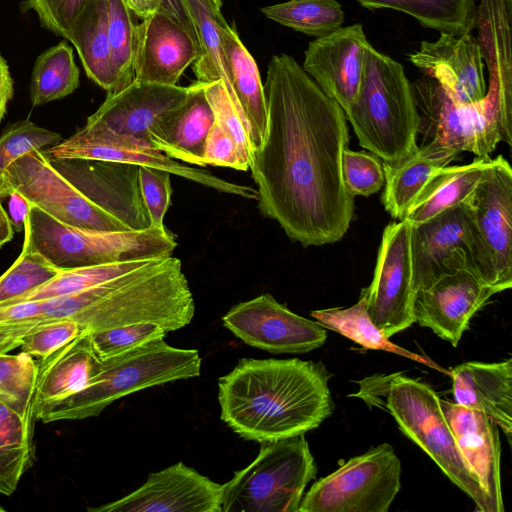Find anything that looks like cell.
Here are the masks:
<instances>
[{
    "label": "cell",
    "mask_w": 512,
    "mask_h": 512,
    "mask_svg": "<svg viewBox=\"0 0 512 512\" xmlns=\"http://www.w3.org/2000/svg\"><path fill=\"white\" fill-rule=\"evenodd\" d=\"M263 85L266 135L249 165L258 210L303 247L335 243L354 217L342 177L344 111L285 53L271 57Z\"/></svg>",
    "instance_id": "cell-1"
},
{
    "label": "cell",
    "mask_w": 512,
    "mask_h": 512,
    "mask_svg": "<svg viewBox=\"0 0 512 512\" xmlns=\"http://www.w3.org/2000/svg\"><path fill=\"white\" fill-rule=\"evenodd\" d=\"M330 377L321 362L242 358L218 380L221 419L259 443L305 434L333 413Z\"/></svg>",
    "instance_id": "cell-2"
},
{
    "label": "cell",
    "mask_w": 512,
    "mask_h": 512,
    "mask_svg": "<svg viewBox=\"0 0 512 512\" xmlns=\"http://www.w3.org/2000/svg\"><path fill=\"white\" fill-rule=\"evenodd\" d=\"M351 396L369 406L385 408L399 429L437 464L442 472L476 505V511L493 512L478 477L465 461L442 412L440 397L426 383L401 373L363 379Z\"/></svg>",
    "instance_id": "cell-3"
},
{
    "label": "cell",
    "mask_w": 512,
    "mask_h": 512,
    "mask_svg": "<svg viewBox=\"0 0 512 512\" xmlns=\"http://www.w3.org/2000/svg\"><path fill=\"white\" fill-rule=\"evenodd\" d=\"M359 144L395 163L417 147L420 116L402 64L371 46L362 85L345 113Z\"/></svg>",
    "instance_id": "cell-4"
},
{
    "label": "cell",
    "mask_w": 512,
    "mask_h": 512,
    "mask_svg": "<svg viewBox=\"0 0 512 512\" xmlns=\"http://www.w3.org/2000/svg\"><path fill=\"white\" fill-rule=\"evenodd\" d=\"M164 339L102 360L100 371L84 388L54 405L40 421L51 423L95 417L131 393L199 376V352L170 346Z\"/></svg>",
    "instance_id": "cell-5"
},
{
    "label": "cell",
    "mask_w": 512,
    "mask_h": 512,
    "mask_svg": "<svg viewBox=\"0 0 512 512\" xmlns=\"http://www.w3.org/2000/svg\"><path fill=\"white\" fill-rule=\"evenodd\" d=\"M23 245L65 270L172 255L175 236L166 228L97 231L66 225L31 205Z\"/></svg>",
    "instance_id": "cell-6"
},
{
    "label": "cell",
    "mask_w": 512,
    "mask_h": 512,
    "mask_svg": "<svg viewBox=\"0 0 512 512\" xmlns=\"http://www.w3.org/2000/svg\"><path fill=\"white\" fill-rule=\"evenodd\" d=\"M316 474L304 434L261 443L254 461L223 484L222 512H298Z\"/></svg>",
    "instance_id": "cell-7"
},
{
    "label": "cell",
    "mask_w": 512,
    "mask_h": 512,
    "mask_svg": "<svg viewBox=\"0 0 512 512\" xmlns=\"http://www.w3.org/2000/svg\"><path fill=\"white\" fill-rule=\"evenodd\" d=\"M474 239V269L498 293L512 286V169L499 155L464 201Z\"/></svg>",
    "instance_id": "cell-8"
},
{
    "label": "cell",
    "mask_w": 512,
    "mask_h": 512,
    "mask_svg": "<svg viewBox=\"0 0 512 512\" xmlns=\"http://www.w3.org/2000/svg\"><path fill=\"white\" fill-rule=\"evenodd\" d=\"M401 462L383 443L314 482L298 512H388L400 491Z\"/></svg>",
    "instance_id": "cell-9"
},
{
    "label": "cell",
    "mask_w": 512,
    "mask_h": 512,
    "mask_svg": "<svg viewBox=\"0 0 512 512\" xmlns=\"http://www.w3.org/2000/svg\"><path fill=\"white\" fill-rule=\"evenodd\" d=\"M12 191L66 225L97 231L128 230L62 176L43 150H30L7 167L0 182V200Z\"/></svg>",
    "instance_id": "cell-10"
},
{
    "label": "cell",
    "mask_w": 512,
    "mask_h": 512,
    "mask_svg": "<svg viewBox=\"0 0 512 512\" xmlns=\"http://www.w3.org/2000/svg\"><path fill=\"white\" fill-rule=\"evenodd\" d=\"M411 88L420 116L421 144L433 140L476 156H490L496 149L501 141L500 127L486 97L477 103H458L428 76L418 78Z\"/></svg>",
    "instance_id": "cell-11"
},
{
    "label": "cell",
    "mask_w": 512,
    "mask_h": 512,
    "mask_svg": "<svg viewBox=\"0 0 512 512\" xmlns=\"http://www.w3.org/2000/svg\"><path fill=\"white\" fill-rule=\"evenodd\" d=\"M410 230L406 219L385 227L372 282L361 292L369 317L387 338L415 322Z\"/></svg>",
    "instance_id": "cell-12"
},
{
    "label": "cell",
    "mask_w": 512,
    "mask_h": 512,
    "mask_svg": "<svg viewBox=\"0 0 512 512\" xmlns=\"http://www.w3.org/2000/svg\"><path fill=\"white\" fill-rule=\"evenodd\" d=\"M51 158H82L112 161L163 170L220 193L257 200L256 188L219 178L206 170L180 164L150 144L137 139L83 127L71 137L43 150Z\"/></svg>",
    "instance_id": "cell-13"
},
{
    "label": "cell",
    "mask_w": 512,
    "mask_h": 512,
    "mask_svg": "<svg viewBox=\"0 0 512 512\" xmlns=\"http://www.w3.org/2000/svg\"><path fill=\"white\" fill-rule=\"evenodd\" d=\"M224 326L249 346L273 354H304L320 348L327 330L265 293L233 306L222 318Z\"/></svg>",
    "instance_id": "cell-14"
},
{
    "label": "cell",
    "mask_w": 512,
    "mask_h": 512,
    "mask_svg": "<svg viewBox=\"0 0 512 512\" xmlns=\"http://www.w3.org/2000/svg\"><path fill=\"white\" fill-rule=\"evenodd\" d=\"M47 158L83 195L128 230L152 226L141 196L139 166L82 158Z\"/></svg>",
    "instance_id": "cell-15"
},
{
    "label": "cell",
    "mask_w": 512,
    "mask_h": 512,
    "mask_svg": "<svg viewBox=\"0 0 512 512\" xmlns=\"http://www.w3.org/2000/svg\"><path fill=\"white\" fill-rule=\"evenodd\" d=\"M410 248L415 292L445 274L466 268L475 272L474 239L464 202L411 224Z\"/></svg>",
    "instance_id": "cell-16"
},
{
    "label": "cell",
    "mask_w": 512,
    "mask_h": 512,
    "mask_svg": "<svg viewBox=\"0 0 512 512\" xmlns=\"http://www.w3.org/2000/svg\"><path fill=\"white\" fill-rule=\"evenodd\" d=\"M223 484L178 462L149 474L132 493L93 512H222Z\"/></svg>",
    "instance_id": "cell-17"
},
{
    "label": "cell",
    "mask_w": 512,
    "mask_h": 512,
    "mask_svg": "<svg viewBox=\"0 0 512 512\" xmlns=\"http://www.w3.org/2000/svg\"><path fill=\"white\" fill-rule=\"evenodd\" d=\"M371 46L363 25L355 23L315 38L304 52L302 68L344 114L358 97Z\"/></svg>",
    "instance_id": "cell-18"
},
{
    "label": "cell",
    "mask_w": 512,
    "mask_h": 512,
    "mask_svg": "<svg viewBox=\"0 0 512 512\" xmlns=\"http://www.w3.org/2000/svg\"><path fill=\"white\" fill-rule=\"evenodd\" d=\"M497 293L471 269L445 274L415 292V322L456 347L472 317Z\"/></svg>",
    "instance_id": "cell-19"
},
{
    "label": "cell",
    "mask_w": 512,
    "mask_h": 512,
    "mask_svg": "<svg viewBox=\"0 0 512 512\" xmlns=\"http://www.w3.org/2000/svg\"><path fill=\"white\" fill-rule=\"evenodd\" d=\"M190 91V86L133 81L126 88L107 94L105 101L87 118L83 128L127 136L150 144V128L163 115L181 106Z\"/></svg>",
    "instance_id": "cell-20"
},
{
    "label": "cell",
    "mask_w": 512,
    "mask_h": 512,
    "mask_svg": "<svg viewBox=\"0 0 512 512\" xmlns=\"http://www.w3.org/2000/svg\"><path fill=\"white\" fill-rule=\"evenodd\" d=\"M512 0H480L476 5L474 29L484 64L488 68L485 97L500 126L501 141L512 144Z\"/></svg>",
    "instance_id": "cell-21"
},
{
    "label": "cell",
    "mask_w": 512,
    "mask_h": 512,
    "mask_svg": "<svg viewBox=\"0 0 512 512\" xmlns=\"http://www.w3.org/2000/svg\"><path fill=\"white\" fill-rule=\"evenodd\" d=\"M412 65L434 79L456 102L472 104L486 95L484 62L472 33H440L435 41H422L408 55Z\"/></svg>",
    "instance_id": "cell-22"
},
{
    "label": "cell",
    "mask_w": 512,
    "mask_h": 512,
    "mask_svg": "<svg viewBox=\"0 0 512 512\" xmlns=\"http://www.w3.org/2000/svg\"><path fill=\"white\" fill-rule=\"evenodd\" d=\"M199 55V44L187 30L158 11L136 25L134 81L177 85Z\"/></svg>",
    "instance_id": "cell-23"
},
{
    "label": "cell",
    "mask_w": 512,
    "mask_h": 512,
    "mask_svg": "<svg viewBox=\"0 0 512 512\" xmlns=\"http://www.w3.org/2000/svg\"><path fill=\"white\" fill-rule=\"evenodd\" d=\"M442 412L469 467L486 492L493 512H504L498 426L483 412L440 398Z\"/></svg>",
    "instance_id": "cell-24"
},
{
    "label": "cell",
    "mask_w": 512,
    "mask_h": 512,
    "mask_svg": "<svg viewBox=\"0 0 512 512\" xmlns=\"http://www.w3.org/2000/svg\"><path fill=\"white\" fill-rule=\"evenodd\" d=\"M456 404L486 414L512 440V359L468 361L449 370Z\"/></svg>",
    "instance_id": "cell-25"
},
{
    "label": "cell",
    "mask_w": 512,
    "mask_h": 512,
    "mask_svg": "<svg viewBox=\"0 0 512 512\" xmlns=\"http://www.w3.org/2000/svg\"><path fill=\"white\" fill-rule=\"evenodd\" d=\"M38 374L34 396L36 420L54 405L75 394L100 371L102 360L92 344L90 332L37 361Z\"/></svg>",
    "instance_id": "cell-26"
},
{
    "label": "cell",
    "mask_w": 512,
    "mask_h": 512,
    "mask_svg": "<svg viewBox=\"0 0 512 512\" xmlns=\"http://www.w3.org/2000/svg\"><path fill=\"white\" fill-rule=\"evenodd\" d=\"M187 100L163 115L149 130L150 144L173 160L202 166L207 135L214 114L204 93V83L190 85Z\"/></svg>",
    "instance_id": "cell-27"
},
{
    "label": "cell",
    "mask_w": 512,
    "mask_h": 512,
    "mask_svg": "<svg viewBox=\"0 0 512 512\" xmlns=\"http://www.w3.org/2000/svg\"><path fill=\"white\" fill-rule=\"evenodd\" d=\"M460 153L432 140L418 145L395 163L382 162L385 175L382 203L385 210L394 219H404L429 179Z\"/></svg>",
    "instance_id": "cell-28"
},
{
    "label": "cell",
    "mask_w": 512,
    "mask_h": 512,
    "mask_svg": "<svg viewBox=\"0 0 512 512\" xmlns=\"http://www.w3.org/2000/svg\"><path fill=\"white\" fill-rule=\"evenodd\" d=\"M221 42L233 92L248 125L252 153L264 141L267 129V102L255 59L235 29L226 23Z\"/></svg>",
    "instance_id": "cell-29"
},
{
    "label": "cell",
    "mask_w": 512,
    "mask_h": 512,
    "mask_svg": "<svg viewBox=\"0 0 512 512\" xmlns=\"http://www.w3.org/2000/svg\"><path fill=\"white\" fill-rule=\"evenodd\" d=\"M182 1L196 32L200 47V55L192 66L197 81L203 83L222 81L234 107L248 129V125L232 89L222 47L221 30L227 21L222 14L221 0Z\"/></svg>",
    "instance_id": "cell-30"
},
{
    "label": "cell",
    "mask_w": 512,
    "mask_h": 512,
    "mask_svg": "<svg viewBox=\"0 0 512 512\" xmlns=\"http://www.w3.org/2000/svg\"><path fill=\"white\" fill-rule=\"evenodd\" d=\"M491 161L490 156H477L468 164L441 168L425 184L404 219L419 224L461 204L480 182Z\"/></svg>",
    "instance_id": "cell-31"
},
{
    "label": "cell",
    "mask_w": 512,
    "mask_h": 512,
    "mask_svg": "<svg viewBox=\"0 0 512 512\" xmlns=\"http://www.w3.org/2000/svg\"><path fill=\"white\" fill-rule=\"evenodd\" d=\"M69 41L76 48L86 75L107 94L114 93L116 78L108 40L106 0H88Z\"/></svg>",
    "instance_id": "cell-32"
},
{
    "label": "cell",
    "mask_w": 512,
    "mask_h": 512,
    "mask_svg": "<svg viewBox=\"0 0 512 512\" xmlns=\"http://www.w3.org/2000/svg\"><path fill=\"white\" fill-rule=\"evenodd\" d=\"M35 413L21 416L0 403V494H13L35 458Z\"/></svg>",
    "instance_id": "cell-33"
},
{
    "label": "cell",
    "mask_w": 512,
    "mask_h": 512,
    "mask_svg": "<svg viewBox=\"0 0 512 512\" xmlns=\"http://www.w3.org/2000/svg\"><path fill=\"white\" fill-rule=\"evenodd\" d=\"M369 10L390 9L439 33L463 36L474 30L477 0H355Z\"/></svg>",
    "instance_id": "cell-34"
},
{
    "label": "cell",
    "mask_w": 512,
    "mask_h": 512,
    "mask_svg": "<svg viewBox=\"0 0 512 512\" xmlns=\"http://www.w3.org/2000/svg\"><path fill=\"white\" fill-rule=\"evenodd\" d=\"M310 315L325 328L349 338L365 349L394 353L449 374V370L442 369L432 360L406 350L385 337L369 317L362 293L351 307L314 310Z\"/></svg>",
    "instance_id": "cell-35"
},
{
    "label": "cell",
    "mask_w": 512,
    "mask_h": 512,
    "mask_svg": "<svg viewBox=\"0 0 512 512\" xmlns=\"http://www.w3.org/2000/svg\"><path fill=\"white\" fill-rule=\"evenodd\" d=\"M80 71L75 63L73 48L61 41L41 53L35 61L30 100L33 106L62 99L79 86Z\"/></svg>",
    "instance_id": "cell-36"
},
{
    "label": "cell",
    "mask_w": 512,
    "mask_h": 512,
    "mask_svg": "<svg viewBox=\"0 0 512 512\" xmlns=\"http://www.w3.org/2000/svg\"><path fill=\"white\" fill-rule=\"evenodd\" d=\"M260 11L267 19L314 38L334 32L344 22V11L337 0H288Z\"/></svg>",
    "instance_id": "cell-37"
},
{
    "label": "cell",
    "mask_w": 512,
    "mask_h": 512,
    "mask_svg": "<svg viewBox=\"0 0 512 512\" xmlns=\"http://www.w3.org/2000/svg\"><path fill=\"white\" fill-rule=\"evenodd\" d=\"M148 259L120 261L61 270L41 287L3 304L44 300L77 293L131 271Z\"/></svg>",
    "instance_id": "cell-38"
},
{
    "label": "cell",
    "mask_w": 512,
    "mask_h": 512,
    "mask_svg": "<svg viewBox=\"0 0 512 512\" xmlns=\"http://www.w3.org/2000/svg\"><path fill=\"white\" fill-rule=\"evenodd\" d=\"M107 32L118 92L134 81L136 25L125 0H106ZM114 92V93H115Z\"/></svg>",
    "instance_id": "cell-39"
},
{
    "label": "cell",
    "mask_w": 512,
    "mask_h": 512,
    "mask_svg": "<svg viewBox=\"0 0 512 512\" xmlns=\"http://www.w3.org/2000/svg\"><path fill=\"white\" fill-rule=\"evenodd\" d=\"M37 374L30 354L0 353V403L21 416L34 410Z\"/></svg>",
    "instance_id": "cell-40"
},
{
    "label": "cell",
    "mask_w": 512,
    "mask_h": 512,
    "mask_svg": "<svg viewBox=\"0 0 512 512\" xmlns=\"http://www.w3.org/2000/svg\"><path fill=\"white\" fill-rule=\"evenodd\" d=\"M61 269L24 245L12 266L0 276V304L23 296L55 277Z\"/></svg>",
    "instance_id": "cell-41"
},
{
    "label": "cell",
    "mask_w": 512,
    "mask_h": 512,
    "mask_svg": "<svg viewBox=\"0 0 512 512\" xmlns=\"http://www.w3.org/2000/svg\"><path fill=\"white\" fill-rule=\"evenodd\" d=\"M62 140L58 132L42 128L30 120L13 123L0 136V182L7 167L17 158L30 150H43Z\"/></svg>",
    "instance_id": "cell-42"
},
{
    "label": "cell",
    "mask_w": 512,
    "mask_h": 512,
    "mask_svg": "<svg viewBox=\"0 0 512 512\" xmlns=\"http://www.w3.org/2000/svg\"><path fill=\"white\" fill-rule=\"evenodd\" d=\"M342 177L350 196L368 197L384 186L382 160L369 151L346 148L342 155Z\"/></svg>",
    "instance_id": "cell-43"
},
{
    "label": "cell",
    "mask_w": 512,
    "mask_h": 512,
    "mask_svg": "<svg viewBox=\"0 0 512 512\" xmlns=\"http://www.w3.org/2000/svg\"><path fill=\"white\" fill-rule=\"evenodd\" d=\"M167 331L154 323H135L90 332L96 354L101 360L117 356L145 343L165 338Z\"/></svg>",
    "instance_id": "cell-44"
},
{
    "label": "cell",
    "mask_w": 512,
    "mask_h": 512,
    "mask_svg": "<svg viewBox=\"0 0 512 512\" xmlns=\"http://www.w3.org/2000/svg\"><path fill=\"white\" fill-rule=\"evenodd\" d=\"M204 93L213 111L214 123L234 140L242 156L250 163L252 148L248 129L234 107L224 83H204Z\"/></svg>",
    "instance_id": "cell-45"
},
{
    "label": "cell",
    "mask_w": 512,
    "mask_h": 512,
    "mask_svg": "<svg viewBox=\"0 0 512 512\" xmlns=\"http://www.w3.org/2000/svg\"><path fill=\"white\" fill-rule=\"evenodd\" d=\"M81 325L72 319L51 320L35 327L20 345L22 352L43 359L84 333Z\"/></svg>",
    "instance_id": "cell-46"
},
{
    "label": "cell",
    "mask_w": 512,
    "mask_h": 512,
    "mask_svg": "<svg viewBox=\"0 0 512 512\" xmlns=\"http://www.w3.org/2000/svg\"><path fill=\"white\" fill-rule=\"evenodd\" d=\"M139 186L144 206L151 225L164 229V216L171 205L170 173L145 166H139Z\"/></svg>",
    "instance_id": "cell-47"
},
{
    "label": "cell",
    "mask_w": 512,
    "mask_h": 512,
    "mask_svg": "<svg viewBox=\"0 0 512 512\" xmlns=\"http://www.w3.org/2000/svg\"><path fill=\"white\" fill-rule=\"evenodd\" d=\"M249 164L234 140L214 123L206 138L202 166L212 165L246 171Z\"/></svg>",
    "instance_id": "cell-48"
},
{
    "label": "cell",
    "mask_w": 512,
    "mask_h": 512,
    "mask_svg": "<svg viewBox=\"0 0 512 512\" xmlns=\"http://www.w3.org/2000/svg\"><path fill=\"white\" fill-rule=\"evenodd\" d=\"M88 0H27V8L36 12L43 24L71 20L81 12Z\"/></svg>",
    "instance_id": "cell-49"
},
{
    "label": "cell",
    "mask_w": 512,
    "mask_h": 512,
    "mask_svg": "<svg viewBox=\"0 0 512 512\" xmlns=\"http://www.w3.org/2000/svg\"><path fill=\"white\" fill-rule=\"evenodd\" d=\"M31 204L19 192L9 194V218L14 230H24Z\"/></svg>",
    "instance_id": "cell-50"
},
{
    "label": "cell",
    "mask_w": 512,
    "mask_h": 512,
    "mask_svg": "<svg viewBox=\"0 0 512 512\" xmlns=\"http://www.w3.org/2000/svg\"><path fill=\"white\" fill-rule=\"evenodd\" d=\"M163 11L181 24L197 41L196 32L182 0H159ZM198 42V41H197Z\"/></svg>",
    "instance_id": "cell-51"
},
{
    "label": "cell",
    "mask_w": 512,
    "mask_h": 512,
    "mask_svg": "<svg viewBox=\"0 0 512 512\" xmlns=\"http://www.w3.org/2000/svg\"><path fill=\"white\" fill-rule=\"evenodd\" d=\"M13 96V79L7 61L0 54V122L5 116L7 104Z\"/></svg>",
    "instance_id": "cell-52"
},
{
    "label": "cell",
    "mask_w": 512,
    "mask_h": 512,
    "mask_svg": "<svg viewBox=\"0 0 512 512\" xmlns=\"http://www.w3.org/2000/svg\"><path fill=\"white\" fill-rule=\"evenodd\" d=\"M125 3L130 11L142 20L158 11H163L159 0H125Z\"/></svg>",
    "instance_id": "cell-53"
},
{
    "label": "cell",
    "mask_w": 512,
    "mask_h": 512,
    "mask_svg": "<svg viewBox=\"0 0 512 512\" xmlns=\"http://www.w3.org/2000/svg\"><path fill=\"white\" fill-rule=\"evenodd\" d=\"M13 235L14 228L12 226L11 220L0 202V248L11 241Z\"/></svg>",
    "instance_id": "cell-54"
},
{
    "label": "cell",
    "mask_w": 512,
    "mask_h": 512,
    "mask_svg": "<svg viewBox=\"0 0 512 512\" xmlns=\"http://www.w3.org/2000/svg\"><path fill=\"white\" fill-rule=\"evenodd\" d=\"M0 511H5V509L0 506Z\"/></svg>",
    "instance_id": "cell-55"
}]
</instances>
